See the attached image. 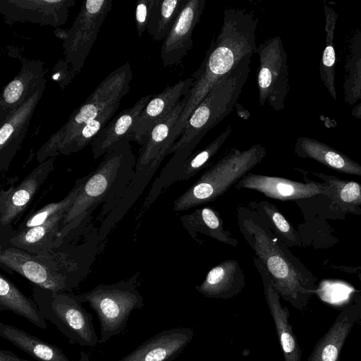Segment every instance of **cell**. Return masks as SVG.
<instances>
[{
	"mask_svg": "<svg viewBox=\"0 0 361 361\" xmlns=\"http://www.w3.org/2000/svg\"><path fill=\"white\" fill-rule=\"evenodd\" d=\"M152 97L147 94L141 97L133 106L111 118L90 144L94 159L104 155L114 143L122 139L133 141V128L135 121Z\"/></svg>",
	"mask_w": 361,
	"mask_h": 361,
	"instance_id": "25",
	"label": "cell"
},
{
	"mask_svg": "<svg viewBox=\"0 0 361 361\" xmlns=\"http://www.w3.org/2000/svg\"><path fill=\"white\" fill-rule=\"evenodd\" d=\"M56 157L39 163L16 186H12L0 194V224L6 228L26 209L42 185L54 169Z\"/></svg>",
	"mask_w": 361,
	"mask_h": 361,
	"instance_id": "16",
	"label": "cell"
},
{
	"mask_svg": "<svg viewBox=\"0 0 361 361\" xmlns=\"http://www.w3.org/2000/svg\"><path fill=\"white\" fill-rule=\"evenodd\" d=\"M335 61V51L331 46L326 47L323 54V63L326 66H331Z\"/></svg>",
	"mask_w": 361,
	"mask_h": 361,
	"instance_id": "37",
	"label": "cell"
},
{
	"mask_svg": "<svg viewBox=\"0 0 361 361\" xmlns=\"http://www.w3.org/2000/svg\"><path fill=\"white\" fill-rule=\"evenodd\" d=\"M190 99V93L183 97L173 111L148 133L141 145L136 159L135 175L152 179L157 169L169 155L174 144L171 135L184 108Z\"/></svg>",
	"mask_w": 361,
	"mask_h": 361,
	"instance_id": "14",
	"label": "cell"
},
{
	"mask_svg": "<svg viewBox=\"0 0 361 361\" xmlns=\"http://www.w3.org/2000/svg\"><path fill=\"white\" fill-rule=\"evenodd\" d=\"M353 302L356 304L360 309V317L358 322H361V295H356L353 297Z\"/></svg>",
	"mask_w": 361,
	"mask_h": 361,
	"instance_id": "39",
	"label": "cell"
},
{
	"mask_svg": "<svg viewBox=\"0 0 361 361\" xmlns=\"http://www.w3.org/2000/svg\"><path fill=\"white\" fill-rule=\"evenodd\" d=\"M86 176L78 178L72 190L60 201L48 204L30 214L19 226L18 230L29 228L44 224L58 213L67 211L75 202L85 182Z\"/></svg>",
	"mask_w": 361,
	"mask_h": 361,
	"instance_id": "35",
	"label": "cell"
},
{
	"mask_svg": "<svg viewBox=\"0 0 361 361\" xmlns=\"http://www.w3.org/2000/svg\"><path fill=\"white\" fill-rule=\"evenodd\" d=\"M75 0H1L0 13L7 23H30L57 27L65 24Z\"/></svg>",
	"mask_w": 361,
	"mask_h": 361,
	"instance_id": "12",
	"label": "cell"
},
{
	"mask_svg": "<svg viewBox=\"0 0 361 361\" xmlns=\"http://www.w3.org/2000/svg\"><path fill=\"white\" fill-rule=\"evenodd\" d=\"M180 221L183 228L200 245H202V242L197 237L198 233L231 246L236 247L238 244V240L224 228L218 211L212 207L196 208L192 212L182 215Z\"/></svg>",
	"mask_w": 361,
	"mask_h": 361,
	"instance_id": "27",
	"label": "cell"
},
{
	"mask_svg": "<svg viewBox=\"0 0 361 361\" xmlns=\"http://www.w3.org/2000/svg\"><path fill=\"white\" fill-rule=\"evenodd\" d=\"M152 0H138L135 10L137 36L140 37L147 30Z\"/></svg>",
	"mask_w": 361,
	"mask_h": 361,
	"instance_id": "36",
	"label": "cell"
},
{
	"mask_svg": "<svg viewBox=\"0 0 361 361\" xmlns=\"http://www.w3.org/2000/svg\"><path fill=\"white\" fill-rule=\"evenodd\" d=\"M295 152L299 157L313 159L338 172L361 176V165L322 145L300 140L296 144Z\"/></svg>",
	"mask_w": 361,
	"mask_h": 361,
	"instance_id": "30",
	"label": "cell"
},
{
	"mask_svg": "<svg viewBox=\"0 0 361 361\" xmlns=\"http://www.w3.org/2000/svg\"><path fill=\"white\" fill-rule=\"evenodd\" d=\"M358 306L352 302L343 308L334 324L315 344L307 361H339L343 346L360 317Z\"/></svg>",
	"mask_w": 361,
	"mask_h": 361,
	"instance_id": "23",
	"label": "cell"
},
{
	"mask_svg": "<svg viewBox=\"0 0 361 361\" xmlns=\"http://www.w3.org/2000/svg\"><path fill=\"white\" fill-rule=\"evenodd\" d=\"M259 66L257 73L259 103L276 111L284 108L288 92L286 54L279 36L269 38L256 50Z\"/></svg>",
	"mask_w": 361,
	"mask_h": 361,
	"instance_id": "11",
	"label": "cell"
},
{
	"mask_svg": "<svg viewBox=\"0 0 361 361\" xmlns=\"http://www.w3.org/2000/svg\"><path fill=\"white\" fill-rule=\"evenodd\" d=\"M47 85L46 78L37 91L13 111L0 127V172L6 173L27 135L34 111Z\"/></svg>",
	"mask_w": 361,
	"mask_h": 361,
	"instance_id": "15",
	"label": "cell"
},
{
	"mask_svg": "<svg viewBox=\"0 0 361 361\" xmlns=\"http://www.w3.org/2000/svg\"><path fill=\"white\" fill-rule=\"evenodd\" d=\"M194 335L193 329L188 327L162 331L118 361H172L185 349Z\"/></svg>",
	"mask_w": 361,
	"mask_h": 361,
	"instance_id": "20",
	"label": "cell"
},
{
	"mask_svg": "<svg viewBox=\"0 0 361 361\" xmlns=\"http://www.w3.org/2000/svg\"><path fill=\"white\" fill-rule=\"evenodd\" d=\"M11 311L21 316L38 328L46 329L47 324L36 302L4 274L0 276V312Z\"/></svg>",
	"mask_w": 361,
	"mask_h": 361,
	"instance_id": "28",
	"label": "cell"
},
{
	"mask_svg": "<svg viewBox=\"0 0 361 361\" xmlns=\"http://www.w3.org/2000/svg\"><path fill=\"white\" fill-rule=\"evenodd\" d=\"M0 361H30L20 358L12 351L1 349L0 350Z\"/></svg>",
	"mask_w": 361,
	"mask_h": 361,
	"instance_id": "38",
	"label": "cell"
},
{
	"mask_svg": "<svg viewBox=\"0 0 361 361\" xmlns=\"http://www.w3.org/2000/svg\"><path fill=\"white\" fill-rule=\"evenodd\" d=\"M138 274L111 284H99L88 292L78 294L81 303L88 302L100 324L99 344L125 331L129 317L144 306L138 289Z\"/></svg>",
	"mask_w": 361,
	"mask_h": 361,
	"instance_id": "8",
	"label": "cell"
},
{
	"mask_svg": "<svg viewBox=\"0 0 361 361\" xmlns=\"http://www.w3.org/2000/svg\"><path fill=\"white\" fill-rule=\"evenodd\" d=\"M121 101L111 104L103 111L97 118L92 120L80 129L57 152L59 155H70L77 153L91 144L98 134L111 120L116 110L118 109Z\"/></svg>",
	"mask_w": 361,
	"mask_h": 361,
	"instance_id": "33",
	"label": "cell"
},
{
	"mask_svg": "<svg viewBox=\"0 0 361 361\" xmlns=\"http://www.w3.org/2000/svg\"><path fill=\"white\" fill-rule=\"evenodd\" d=\"M32 298L43 317L54 324L71 343L90 348L99 344L93 317L82 306L77 295L33 285Z\"/></svg>",
	"mask_w": 361,
	"mask_h": 361,
	"instance_id": "9",
	"label": "cell"
},
{
	"mask_svg": "<svg viewBox=\"0 0 361 361\" xmlns=\"http://www.w3.org/2000/svg\"><path fill=\"white\" fill-rule=\"evenodd\" d=\"M130 142L125 138L114 143L98 166L86 175L75 202L62 221L63 234L78 226L100 204L102 207L98 218L102 221L118 206L135 174L137 159Z\"/></svg>",
	"mask_w": 361,
	"mask_h": 361,
	"instance_id": "4",
	"label": "cell"
},
{
	"mask_svg": "<svg viewBox=\"0 0 361 361\" xmlns=\"http://www.w3.org/2000/svg\"><path fill=\"white\" fill-rule=\"evenodd\" d=\"M251 58L245 59L214 85L188 118L169 154L173 153L186 160L206 133L231 113L250 73Z\"/></svg>",
	"mask_w": 361,
	"mask_h": 361,
	"instance_id": "5",
	"label": "cell"
},
{
	"mask_svg": "<svg viewBox=\"0 0 361 361\" xmlns=\"http://www.w3.org/2000/svg\"><path fill=\"white\" fill-rule=\"evenodd\" d=\"M186 0H152L147 30L155 41L169 34Z\"/></svg>",
	"mask_w": 361,
	"mask_h": 361,
	"instance_id": "31",
	"label": "cell"
},
{
	"mask_svg": "<svg viewBox=\"0 0 361 361\" xmlns=\"http://www.w3.org/2000/svg\"><path fill=\"white\" fill-rule=\"evenodd\" d=\"M112 4V0L83 1L72 26L66 31L62 47L66 62L75 73L81 72Z\"/></svg>",
	"mask_w": 361,
	"mask_h": 361,
	"instance_id": "10",
	"label": "cell"
},
{
	"mask_svg": "<svg viewBox=\"0 0 361 361\" xmlns=\"http://www.w3.org/2000/svg\"><path fill=\"white\" fill-rule=\"evenodd\" d=\"M101 243L96 230L82 243L64 240L61 245L37 254L1 246L0 263L33 285L72 293L90 273Z\"/></svg>",
	"mask_w": 361,
	"mask_h": 361,
	"instance_id": "2",
	"label": "cell"
},
{
	"mask_svg": "<svg viewBox=\"0 0 361 361\" xmlns=\"http://www.w3.org/2000/svg\"><path fill=\"white\" fill-rule=\"evenodd\" d=\"M45 78L42 61L23 59L19 73L4 87L1 94L0 123L29 99Z\"/></svg>",
	"mask_w": 361,
	"mask_h": 361,
	"instance_id": "21",
	"label": "cell"
},
{
	"mask_svg": "<svg viewBox=\"0 0 361 361\" xmlns=\"http://www.w3.org/2000/svg\"><path fill=\"white\" fill-rule=\"evenodd\" d=\"M132 78L129 62L111 72L87 99L72 112L68 121L39 147L37 152V161L42 163L49 158L56 157L58 151L80 128L111 104L121 101L130 92Z\"/></svg>",
	"mask_w": 361,
	"mask_h": 361,
	"instance_id": "7",
	"label": "cell"
},
{
	"mask_svg": "<svg viewBox=\"0 0 361 361\" xmlns=\"http://www.w3.org/2000/svg\"><path fill=\"white\" fill-rule=\"evenodd\" d=\"M247 206L255 211L271 231L288 247H301L302 237L281 214L277 207L267 200L251 201Z\"/></svg>",
	"mask_w": 361,
	"mask_h": 361,
	"instance_id": "29",
	"label": "cell"
},
{
	"mask_svg": "<svg viewBox=\"0 0 361 361\" xmlns=\"http://www.w3.org/2000/svg\"><path fill=\"white\" fill-rule=\"evenodd\" d=\"M245 283V276L239 262L227 259L213 267L195 288L206 298L226 300L242 292Z\"/></svg>",
	"mask_w": 361,
	"mask_h": 361,
	"instance_id": "22",
	"label": "cell"
},
{
	"mask_svg": "<svg viewBox=\"0 0 361 361\" xmlns=\"http://www.w3.org/2000/svg\"><path fill=\"white\" fill-rule=\"evenodd\" d=\"M239 231L264 264L281 298L298 310L307 306L316 290L317 278L288 247L247 205H238Z\"/></svg>",
	"mask_w": 361,
	"mask_h": 361,
	"instance_id": "3",
	"label": "cell"
},
{
	"mask_svg": "<svg viewBox=\"0 0 361 361\" xmlns=\"http://www.w3.org/2000/svg\"><path fill=\"white\" fill-rule=\"evenodd\" d=\"M359 280L361 281V273L357 275Z\"/></svg>",
	"mask_w": 361,
	"mask_h": 361,
	"instance_id": "40",
	"label": "cell"
},
{
	"mask_svg": "<svg viewBox=\"0 0 361 361\" xmlns=\"http://www.w3.org/2000/svg\"><path fill=\"white\" fill-rule=\"evenodd\" d=\"M206 0H186L169 34L161 47L164 66L179 63L192 46L193 30L200 22Z\"/></svg>",
	"mask_w": 361,
	"mask_h": 361,
	"instance_id": "17",
	"label": "cell"
},
{
	"mask_svg": "<svg viewBox=\"0 0 361 361\" xmlns=\"http://www.w3.org/2000/svg\"><path fill=\"white\" fill-rule=\"evenodd\" d=\"M253 264L262 281L267 307L273 319L285 361H302L301 349L289 322L290 312L280 301V295L273 286L264 264L256 257Z\"/></svg>",
	"mask_w": 361,
	"mask_h": 361,
	"instance_id": "18",
	"label": "cell"
},
{
	"mask_svg": "<svg viewBox=\"0 0 361 361\" xmlns=\"http://www.w3.org/2000/svg\"><path fill=\"white\" fill-rule=\"evenodd\" d=\"M302 183L282 177L248 173L235 185L238 190L258 191L264 196L281 201H298L317 195L329 197L331 190L325 183L304 178Z\"/></svg>",
	"mask_w": 361,
	"mask_h": 361,
	"instance_id": "13",
	"label": "cell"
},
{
	"mask_svg": "<svg viewBox=\"0 0 361 361\" xmlns=\"http://www.w3.org/2000/svg\"><path fill=\"white\" fill-rule=\"evenodd\" d=\"M192 76L166 87L152 97L137 118L133 128V141L142 145L150 130L166 118L192 87Z\"/></svg>",
	"mask_w": 361,
	"mask_h": 361,
	"instance_id": "19",
	"label": "cell"
},
{
	"mask_svg": "<svg viewBox=\"0 0 361 361\" xmlns=\"http://www.w3.org/2000/svg\"><path fill=\"white\" fill-rule=\"evenodd\" d=\"M258 19L244 9L229 8L224 11L223 23L199 68L191 75L194 82L190 99L172 132L174 143L190 116L214 85L247 57L256 53Z\"/></svg>",
	"mask_w": 361,
	"mask_h": 361,
	"instance_id": "1",
	"label": "cell"
},
{
	"mask_svg": "<svg viewBox=\"0 0 361 361\" xmlns=\"http://www.w3.org/2000/svg\"><path fill=\"white\" fill-rule=\"evenodd\" d=\"M313 173L329 186L331 195L328 197L331 200L330 208L333 210L355 212V207L361 205V184L359 183L341 180L323 173Z\"/></svg>",
	"mask_w": 361,
	"mask_h": 361,
	"instance_id": "32",
	"label": "cell"
},
{
	"mask_svg": "<svg viewBox=\"0 0 361 361\" xmlns=\"http://www.w3.org/2000/svg\"><path fill=\"white\" fill-rule=\"evenodd\" d=\"M66 212L58 213L41 225L13 232L8 238L10 245L37 254L61 245L65 240L61 231Z\"/></svg>",
	"mask_w": 361,
	"mask_h": 361,
	"instance_id": "24",
	"label": "cell"
},
{
	"mask_svg": "<svg viewBox=\"0 0 361 361\" xmlns=\"http://www.w3.org/2000/svg\"><path fill=\"white\" fill-rule=\"evenodd\" d=\"M232 132L231 126L202 149L192 154L181 165L171 179L170 185L181 180H186L206 167L212 157L219 152Z\"/></svg>",
	"mask_w": 361,
	"mask_h": 361,
	"instance_id": "34",
	"label": "cell"
},
{
	"mask_svg": "<svg viewBox=\"0 0 361 361\" xmlns=\"http://www.w3.org/2000/svg\"><path fill=\"white\" fill-rule=\"evenodd\" d=\"M0 336L38 361H73L57 346L3 322H0ZM78 361H91V359L90 355L82 350Z\"/></svg>",
	"mask_w": 361,
	"mask_h": 361,
	"instance_id": "26",
	"label": "cell"
},
{
	"mask_svg": "<svg viewBox=\"0 0 361 361\" xmlns=\"http://www.w3.org/2000/svg\"><path fill=\"white\" fill-rule=\"evenodd\" d=\"M265 147L258 143L245 150L233 149L209 166L173 204L180 212L216 200L259 164L265 157Z\"/></svg>",
	"mask_w": 361,
	"mask_h": 361,
	"instance_id": "6",
	"label": "cell"
}]
</instances>
